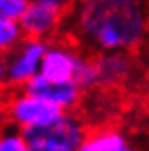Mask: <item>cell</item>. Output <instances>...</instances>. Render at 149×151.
<instances>
[{
    "label": "cell",
    "instance_id": "5bb4252c",
    "mask_svg": "<svg viewBox=\"0 0 149 151\" xmlns=\"http://www.w3.org/2000/svg\"><path fill=\"white\" fill-rule=\"evenodd\" d=\"M31 144V151H73L62 146H55V144H47V142H29Z\"/></svg>",
    "mask_w": 149,
    "mask_h": 151
},
{
    "label": "cell",
    "instance_id": "30bf717a",
    "mask_svg": "<svg viewBox=\"0 0 149 151\" xmlns=\"http://www.w3.org/2000/svg\"><path fill=\"white\" fill-rule=\"evenodd\" d=\"M26 37L18 22L0 18V55H9Z\"/></svg>",
    "mask_w": 149,
    "mask_h": 151
},
{
    "label": "cell",
    "instance_id": "52a82bcc",
    "mask_svg": "<svg viewBox=\"0 0 149 151\" xmlns=\"http://www.w3.org/2000/svg\"><path fill=\"white\" fill-rule=\"evenodd\" d=\"M22 89L29 95H35L38 99L58 106L62 111H74L80 106L84 93L77 82H49L42 75L29 80Z\"/></svg>",
    "mask_w": 149,
    "mask_h": 151
},
{
    "label": "cell",
    "instance_id": "7c38bea8",
    "mask_svg": "<svg viewBox=\"0 0 149 151\" xmlns=\"http://www.w3.org/2000/svg\"><path fill=\"white\" fill-rule=\"evenodd\" d=\"M31 0H0V18L20 22Z\"/></svg>",
    "mask_w": 149,
    "mask_h": 151
},
{
    "label": "cell",
    "instance_id": "4fadbf2b",
    "mask_svg": "<svg viewBox=\"0 0 149 151\" xmlns=\"http://www.w3.org/2000/svg\"><path fill=\"white\" fill-rule=\"evenodd\" d=\"M9 86V66H7V55H0V89Z\"/></svg>",
    "mask_w": 149,
    "mask_h": 151
},
{
    "label": "cell",
    "instance_id": "8fae6325",
    "mask_svg": "<svg viewBox=\"0 0 149 151\" xmlns=\"http://www.w3.org/2000/svg\"><path fill=\"white\" fill-rule=\"evenodd\" d=\"M0 151H31V144L24 131L9 126L4 127L0 135Z\"/></svg>",
    "mask_w": 149,
    "mask_h": 151
},
{
    "label": "cell",
    "instance_id": "e0dca14e",
    "mask_svg": "<svg viewBox=\"0 0 149 151\" xmlns=\"http://www.w3.org/2000/svg\"><path fill=\"white\" fill-rule=\"evenodd\" d=\"M2 129H4V127H2V124H0V135H2Z\"/></svg>",
    "mask_w": 149,
    "mask_h": 151
},
{
    "label": "cell",
    "instance_id": "7a4b0ae2",
    "mask_svg": "<svg viewBox=\"0 0 149 151\" xmlns=\"http://www.w3.org/2000/svg\"><path fill=\"white\" fill-rule=\"evenodd\" d=\"M64 111L58 106L51 104L44 99H38L35 95H29L24 89H15L6 96L2 106V115L9 126H13L20 131L46 127L55 122Z\"/></svg>",
    "mask_w": 149,
    "mask_h": 151
},
{
    "label": "cell",
    "instance_id": "6da1fadb",
    "mask_svg": "<svg viewBox=\"0 0 149 151\" xmlns=\"http://www.w3.org/2000/svg\"><path fill=\"white\" fill-rule=\"evenodd\" d=\"M71 29L97 53H131L149 35V9L144 0H78Z\"/></svg>",
    "mask_w": 149,
    "mask_h": 151
},
{
    "label": "cell",
    "instance_id": "9c48e42d",
    "mask_svg": "<svg viewBox=\"0 0 149 151\" xmlns=\"http://www.w3.org/2000/svg\"><path fill=\"white\" fill-rule=\"evenodd\" d=\"M129 144L131 142L124 129L104 126V127L91 129L86 142L78 147V151H120Z\"/></svg>",
    "mask_w": 149,
    "mask_h": 151
},
{
    "label": "cell",
    "instance_id": "ac0fdd59",
    "mask_svg": "<svg viewBox=\"0 0 149 151\" xmlns=\"http://www.w3.org/2000/svg\"><path fill=\"white\" fill-rule=\"evenodd\" d=\"M64 2H67V4H69V2H73V0H64Z\"/></svg>",
    "mask_w": 149,
    "mask_h": 151
},
{
    "label": "cell",
    "instance_id": "9a60e30c",
    "mask_svg": "<svg viewBox=\"0 0 149 151\" xmlns=\"http://www.w3.org/2000/svg\"><path fill=\"white\" fill-rule=\"evenodd\" d=\"M6 93H4V89H0V111H2V106H4V102H6Z\"/></svg>",
    "mask_w": 149,
    "mask_h": 151
},
{
    "label": "cell",
    "instance_id": "277c9868",
    "mask_svg": "<svg viewBox=\"0 0 149 151\" xmlns=\"http://www.w3.org/2000/svg\"><path fill=\"white\" fill-rule=\"evenodd\" d=\"M89 131L91 127L82 116H78L74 111H64L49 126L40 129H29V131H24V135L29 142H47L78 151V147L86 142Z\"/></svg>",
    "mask_w": 149,
    "mask_h": 151
},
{
    "label": "cell",
    "instance_id": "5b68a950",
    "mask_svg": "<svg viewBox=\"0 0 149 151\" xmlns=\"http://www.w3.org/2000/svg\"><path fill=\"white\" fill-rule=\"evenodd\" d=\"M49 47L47 40L24 38L20 44L7 55L9 66V88L22 89L24 86L40 75L42 60Z\"/></svg>",
    "mask_w": 149,
    "mask_h": 151
},
{
    "label": "cell",
    "instance_id": "8992f818",
    "mask_svg": "<svg viewBox=\"0 0 149 151\" xmlns=\"http://www.w3.org/2000/svg\"><path fill=\"white\" fill-rule=\"evenodd\" d=\"M86 53L62 40L49 42V47L42 60L40 75L49 82H74Z\"/></svg>",
    "mask_w": 149,
    "mask_h": 151
},
{
    "label": "cell",
    "instance_id": "ba28073f",
    "mask_svg": "<svg viewBox=\"0 0 149 151\" xmlns=\"http://www.w3.org/2000/svg\"><path fill=\"white\" fill-rule=\"evenodd\" d=\"M93 60L97 68V88H118L135 77V60L131 53H97Z\"/></svg>",
    "mask_w": 149,
    "mask_h": 151
},
{
    "label": "cell",
    "instance_id": "3957f363",
    "mask_svg": "<svg viewBox=\"0 0 149 151\" xmlns=\"http://www.w3.org/2000/svg\"><path fill=\"white\" fill-rule=\"evenodd\" d=\"M67 6L64 0H31L18 22L24 37L51 42L66 20Z\"/></svg>",
    "mask_w": 149,
    "mask_h": 151
},
{
    "label": "cell",
    "instance_id": "2e32d148",
    "mask_svg": "<svg viewBox=\"0 0 149 151\" xmlns=\"http://www.w3.org/2000/svg\"><path fill=\"white\" fill-rule=\"evenodd\" d=\"M120 151H136V147L133 146V144H129V146H125L124 149H120Z\"/></svg>",
    "mask_w": 149,
    "mask_h": 151
}]
</instances>
